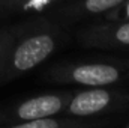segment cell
<instances>
[{
  "mask_svg": "<svg viewBox=\"0 0 129 128\" xmlns=\"http://www.w3.org/2000/svg\"><path fill=\"white\" fill-rule=\"evenodd\" d=\"M14 32H0V60L2 57L5 56V53L9 51V47L12 45V41H14Z\"/></svg>",
  "mask_w": 129,
  "mask_h": 128,
  "instance_id": "cell-10",
  "label": "cell"
},
{
  "mask_svg": "<svg viewBox=\"0 0 129 128\" xmlns=\"http://www.w3.org/2000/svg\"><path fill=\"white\" fill-rule=\"evenodd\" d=\"M123 0H72L71 3L63 5L59 12L68 17L69 20L84 18V17H96L105 15L116 6H119Z\"/></svg>",
  "mask_w": 129,
  "mask_h": 128,
  "instance_id": "cell-3",
  "label": "cell"
},
{
  "mask_svg": "<svg viewBox=\"0 0 129 128\" xmlns=\"http://www.w3.org/2000/svg\"><path fill=\"white\" fill-rule=\"evenodd\" d=\"M110 102V95L105 91L95 89V91H87L80 95H77L71 102V112L78 116H86L92 115L95 112L102 110L107 104Z\"/></svg>",
  "mask_w": 129,
  "mask_h": 128,
  "instance_id": "cell-6",
  "label": "cell"
},
{
  "mask_svg": "<svg viewBox=\"0 0 129 128\" xmlns=\"http://www.w3.org/2000/svg\"><path fill=\"white\" fill-rule=\"evenodd\" d=\"M89 35L96 41H114L120 45H129V21H113L110 24H98L89 29Z\"/></svg>",
  "mask_w": 129,
  "mask_h": 128,
  "instance_id": "cell-7",
  "label": "cell"
},
{
  "mask_svg": "<svg viewBox=\"0 0 129 128\" xmlns=\"http://www.w3.org/2000/svg\"><path fill=\"white\" fill-rule=\"evenodd\" d=\"M62 107V101L59 96L44 95L29 99L18 107V116L24 121L42 119L57 113Z\"/></svg>",
  "mask_w": 129,
  "mask_h": 128,
  "instance_id": "cell-5",
  "label": "cell"
},
{
  "mask_svg": "<svg viewBox=\"0 0 129 128\" xmlns=\"http://www.w3.org/2000/svg\"><path fill=\"white\" fill-rule=\"evenodd\" d=\"M56 48V35L45 26L35 29L21 38L17 45L9 47V63L14 71L24 72L44 62Z\"/></svg>",
  "mask_w": 129,
  "mask_h": 128,
  "instance_id": "cell-1",
  "label": "cell"
},
{
  "mask_svg": "<svg viewBox=\"0 0 129 128\" xmlns=\"http://www.w3.org/2000/svg\"><path fill=\"white\" fill-rule=\"evenodd\" d=\"M71 75L77 83L86 86H104V84L114 83L119 78V71L111 65L90 63L74 68Z\"/></svg>",
  "mask_w": 129,
  "mask_h": 128,
  "instance_id": "cell-2",
  "label": "cell"
},
{
  "mask_svg": "<svg viewBox=\"0 0 129 128\" xmlns=\"http://www.w3.org/2000/svg\"><path fill=\"white\" fill-rule=\"evenodd\" d=\"M0 5H2V0H0Z\"/></svg>",
  "mask_w": 129,
  "mask_h": 128,
  "instance_id": "cell-11",
  "label": "cell"
},
{
  "mask_svg": "<svg viewBox=\"0 0 129 128\" xmlns=\"http://www.w3.org/2000/svg\"><path fill=\"white\" fill-rule=\"evenodd\" d=\"M14 128H59V124L56 121H53V119L42 118V119H33L30 122L17 125V127H14Z\"/></svg>",
  "mask_w": 129,
  "mask_h": 128,
  "instance_id": "cell-9",
  "label": "cell"
},
{
  "mask_svg": "<svg viewBox=\"0 0 129 128\" xmlns=\"http://www.w3.org/2000/svg\"><path fill=\"white\" fill-rule=\"evenodd\" d=\"M68 0H2L0 8L18 15H44L60 9Z\"/></svg>",
  "mask_w": 129,
  "mask_h": 128,
  "instance_id": "cell-4",
  "label": "cell"
},
{
  "mask_svg": "<svg viewBox=\"0 0 129 128\" xmlns=\"http://www.w3.org/2000/svg\"><path fill=\"white\" fill-rule=\"evenodd\" d=\"M110 21H129V0H123L119 6L104 15Z\"/></svg>",
  "mask_w": 129,
  "mask_h": 128,
  "instance_id": "cell-8",
  "label": "cell"
},
{
  "mask_svg": "<svg viewBox=\"0 0 129 128\" xmlns=\"http://www.w3.org/2000/svg\"><path fill=\"white\" fill-rule=\"evenodd\" d=\"M128 128H129V127H128Z\"/></svg>",
  "mask_w": 129,
  "mask_h": 128,
  "instance_id": "cell-12",
  "label": "cell"
}]
</instances>
